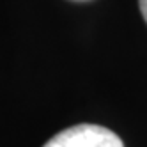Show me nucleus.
I'll return each mask as SVG.
<instances>
[{
  "instance_id": "obj_1",
  "label": "nucleus",
  "mask_w": 147,
  "mask_h": 147,
  "mask_svg": "<svg viewBox=\"0 0 147 147\" xmlns=\"http://www.w3.org/2000/svg\"><path fill=\"white\" fill-rule=\"evenodd\" d=\"M43 147H124L122 140L108 128L98 124H78L57 133Z\"/></svg>"
},
{
  "instance_id": "obj_2",
  "label": "nucleus",
  "mask_w": 147,
  "mask_h": 147,
  "mask_svg": "<svg viewBox=\"0 0 147 147\" xmlns=\"http://www.w3.org/2000/svg\"><path fill=\"white\" fill-rule=\"evenodd\" d=\"M138 4H140V13H142L145 23H147V0H138Z\"/></svg>"
}]
</instances>
